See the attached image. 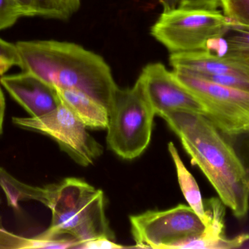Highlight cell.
<instances>
[{
    "instance_id": "1",
    "label": "cell",
    "mask_w": 249,
    "mask_h": 249,
    "mask_svg": "<svg viewBox=\"0 0 249 249\" xmlns=\"http://www.w3.org/2000/svg\"><path fill=\"white\" fill-rule=\"evenodd\" d=\"M0 186L7 203L13 209H18L19 202L22 200H32L51 211V226L36 236L39 239H55L67 235L77 241V247L96 238L115 240L105 212L103 192L84 180L67 178L57 184L32 187L0 169Z\"/></svg>"
},
{
    "instance_id": "12",
    "label": "cell",
    "mask_w": 249,
    "mask_h": 249,
    "mask_svg": "<svg viewBox=\"0 0 249 249\" xmlns=\"http://www.w3.org/2000/svg\"><path fill=\"white\" fill-rule=\"evenodd\" d=\"M169 61L174 70L195 75H228L249 79V70L212 51H190L171 54Z\"/></svg>"
},
{
    "instance_id": "14",
    "label": "cell",
    "mask_w": 249,
    "mask_h": 249,
    "mask_svg": "<svg viewBox=\"0 0 249 249\" xmlns=\"http://www.w3.org/2000/svg\"><path fill=\"white\" fill-rule=\"evenodd\" d=\"M207 50L249 70V26L231 20L222 36L209 42Z\"/></svg>"
},
{
    "instance_id": "19",
    "label": "cell",
    "mask_w": 249,
    "mask_h": 249,
    "mask_svg": "<svg viewBox=\"0 0 249 249\" xmlns=\"http://www.w3.org/2000/svg\"><path fill=\"white\" fill-rule=\"evenodd\" d=\"M21 17L23 11L15 0H0V31L11 27Z\"/></svg>"
},
{
    "instance_id": "23",
    "label": "cell",
    "mask_w": 249,
    "mask_h": 249,
    "mask_svg": "<svg viewBox=\"0 0 249 249\" xmlns=\"http://www.w3.org/2000/svg\"><path fill=\"white\" fill-rule=\"evenodd\" d=\"M15 1L20 6L24 17L39 16L36 0H15Z\"/></svg>"
},
{
    "instance_id": "17",
    "label": "cell",
    "mask_w": 249,
    "mask_h": 249,
    "mask_svg": "<svg viewBox=\"0 0 249 249\" xmlns=\"http://www.w3.org/2000/svg\"><path fill=\"white\" fill-rule=\"evenodd\" d=\"M220 6L230 20L249 26V0H220Z\"/></svg>"
},
{
    "instance_id": "26",
    "label": "cell",
    "mask_w": 249,
    "mask_h": 249,
    "mask_svg": "<svg viewBox=\"0 0 249 249\" xmlns=\"http://www.w3.org/2000/svg\"><path fill=\"white\" fill-rule=\"evenodd\" d=\"M248 172H249V171H248Z\"/></svg>"
},
{
    "instance_id": "18",
    "label": "cell",
    "mask_w": 249,
    "mask_h": 249,
    "mask_svg": "<svg viewBox=\"0 0 249 249\" xmlns=\"http://www.w3.org/2000/svg\"><path fill=\"white\" fill-rule=\"evenodd\" d=\"M40 241L32 238L18 236L3 228L0 220V249H39Z\"/></svg>"
},
{
    "instance_id": "2",
    "label": "cell",
    "mask_w": 249,
    "mask_h": 249,
    "mask_svg": "<svg viewBox=\"0 0 249 249\" xmlns=\"http://www.w3.org/2000/svg\"><path fill=\"white\" fill-rule=\"evenodd\" d=\"M162 118L178 136L193 165L207 178L219 198L235 217L249 210L248 171L216 126L203 115L169 112Z\"/></svg>"
},
{
    "instance_id": "16",
    "label": "cell",
    "mask_w": 249,
    "mask_h": 249,
    "mask_svg": "<svg viewBox=\"0 0 249 249\" xmlns=\"http://www.w3.org/2000/svg\"><path fill=\"white\" fill-rule=\"evenodd\" d=\"M39 16L67 20L77 13L80 0H36Z\"/></svg>"
},
{
    "instance_id": "4",
    "label": "cell",
    "mask_w": 249,
    "mask_h": 249,
    "mask_svg": "<svg viewBox=\"0 0 249 249\" xmlns=\"http://www.w3.org/2000/svg\"><path fill=\"white\" fill-rule=\"evenodd\" d=\"M107 144L119 157L136 159L150 143L155 114L137 81L118 87L109 105Z\"/></svg>"
},
{
    "instance_id": "11",
    "label": "cell",
    "mask_w": 249,
    "mask_h": 249,
    "mask_svg": "<svg viewBox=\"0 0 249 249\" xmlns=\"http://www.w3.org/2000/svg\"><path fill=\"white\" fill-rule=\"evenodd\" d=\"M204 206L209 218L204 232L198 238L183 244L181 249H238L249 241V234H241L233 238H227L225 230V206L220 199H208L204 201Z\"/></svg>"
},
{
    "instance_id": "3",
    "label": "cell",
    "mask_w": 249,
    "mask_h": 249,
    "mask_svg": "<svg viewBox=\"0 0 249 249\" xmlns=\"http://www.w3.org/2000/svg\"><path fill=\"white\" fill-rule=\"evenodd\" d=\"M23 71L53 88L90 95L109 109L118 85L103 57L73 42L19 41L16 44Z\"/></svg>"
},
{
    "instance_id": "6",
    "label": "cell",
    "mask_w": 249,
    "mask_h": 249,
    "mask_svg": "<svg viewBox=\"0 0 249 249\" xmlns=\"http://www.w3.org/2000/svg\"><path fill=\"white\" fill-rule=\"evenodd\" d=\"M135 248L181 249L196 239L206 225L190 207L180 204L165 211H147L130 216Z\"/></svg>"
},
{
    "instance_id": "15",
    "label": "cell",
    "mask_w": 249,
    "mask_h": 249,
    "mask_svg": "<svg viewBox=\"0 0 249 249\" xmlns=\"http://www.w3.org/2000/svg\"><path fill=\"white\" fill-rule=\"evenodd\" d=\"M168 150L174 161L178 184L184 198L188 203L189 206L197 213L205 225H207L209 218L205 210L204 201L202 198L200 188L196 178L183 163L178 151L173 142L168 143Z\"/></svg>"
},
{
    "instance_id": "20",
    "label": "cell",
    "mask_w": 249,
    "mask_h": 249,
    "mask_svg": "<svg viewBox=\"0 0 249 249\" xmlns=\"http://www.w3.org/2000/svg\"><path fill=\"white\" fill-rule=\"evenodd\" d=\"M18 57L16 45L0 38V76L4 75L13 67L9 63H13Z\"/></svg>"
},
{
    "instance_id": "13",
    "label": "cell",
    "mask_w": 249,
    "mask_h": 249,
    "mask_svg": "<svg viewBox=\"0 0 249 249\" xmlns=\"http://www.w3.org/2000/svg\"><path fill=\"white\" fill-rule=\"evenodd\" d=\"M60 102L91 130H107L109 122L107 108L90 95L74 89L54 88Z\"/></svg>"
},
{
    "instance_id": "10",
    "label": "cell",
    "mask_w": 249,
    "mask_h": 249,
    "mask_svg": "<svg viewBox=\"0 0 249 249\" xmlns=\"http://www.w3.org/2000/svg\"><path fill=\"white\" fill-rule=\"evenodd\" d=\"M0 84L31 117L48 114L61 103L53 87L29 72L1 76Z\"/></svg>"
},
{
    "instance_id": "7",
    "label": "cell",
    "mask_w": 249,
    "mask_h": 249,
    "mask_svg": "<svg viewBox=\"0 0 249 249\" xmlns=\"http://www.w3.org/2000/svg\"><path fill=\"white\" fill-rule=\"evenodd\" d=\"M176 77L201 102L206 116L230 136L249 134V92L218 84L183 70Z\"/></svg>"
},
{
    "instance_id": "24",
    "label": "cell",
    "mask_w": 249,
    "mask_h": 249,
    "mask_svg": "<svg viewBox=\"0 0 249 249\" xmlns=\"http://www.w3.org/2000/svg\"><path fill=\"white\" fill-rule=\"evenodd\" d=\"M5 98L4 94L0 87V134L3 132V124H4V114H5Z\"/></svg>"
},
{
    "instance_id": "25",
    "label": "cell",
    "mask_w": 249,
    "mask_h": 249,
    "mask_svg": "<svg viewBox=\"0 0 249 249\" xmlns=\"http://www.w3.org/2000/svg\"><path fill=\"white\" fill-rule=\"evenodd\" d=\"M159 1L162 4L163 11H168L179 7L181 3V0H159Z\"/></svg>"
},
{
    "instance_id": "21",
    "label": "cell",
    "mask_w": 249,
    "mask_h": 249,
    "mask_svg": "<svg viewBox=\"0 0 249 249\" xmlns=\"http://www.w3.org/2000/svg\"><path fill=\"white\" fill-rule=\"evenodd\" d=\"M127 248L124 246L116 244L108 238H96L80 244L76 249H121Z\"/></svg>"
},
{
    "instance_id": "22",
    "label": "cell",
    "mask_w": 249,
    "mask_h": 249,
    "mask_svg": "<svg viewBox=\"0 0 249 249\" xmlns=\"http://www.w3.org/2000/svg\"><path fill=\"white\" fill-rule=\"evenodd\" d=\"M220 7V0H181L179 7L216 10Z\"/></svg>"
},
{
    "instance_id": "5",
    "label": "cell",
    "mask_w": 249,
    "mask_h": 249,
    "mask_svg": "<svg viewBox=\"0 0 249 249\" xmlns=\"http://www.w3.org/2000/svg\"><path fill=\"white\" fill-rule=\"evenodd\" d=\"M230 21L216 10L177 7L162 12L150 33L171 54L204 51L222 36Z\"/></svg>"
},
{
    "instance_id": "9",
    "label": "cell",
    "mask_w": 249,
    "mask_h": 249,
    "mask_svg": "<svg viewBox=\"0 0 249 249\" xmlns=\"http://www.w3.org/2000/svg\"><path fill=\"white\" fill-rule=\"evenodd\" d=\"M136 81L140 84L155 115L162 117L169 112L193 113L206 116L198 99L160 62L143 67Z\"/></svg>"
},
{
    "instance_id": "8",
    "label": "cell",
    "mask_w": 249,
    "mask_h": 249,
    "mask_svg": "<svg viewBox=\"0 0 249 249\" xmlns=\"http://www.w3.org/2000/svg\"><path fill=\"white\" fill-rule=\"evenodd\" d=\"M13 122L23 129L42 133L55 140L76 163L90 166L103 153V146L88 132L86 126L62 103L39 117H13Z\"/></svg>"
}]
</instances>
